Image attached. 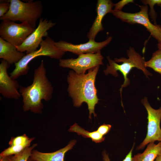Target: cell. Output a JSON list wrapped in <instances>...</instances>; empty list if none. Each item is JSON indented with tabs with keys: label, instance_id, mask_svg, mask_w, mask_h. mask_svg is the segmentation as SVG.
<instances>
[{
	"label": "cell",
	"instance_id": "1",
	"mask_svg": "<svg viewBox=\"0 0 161 161\" xmlns=\"http://www.w3.org/2000/svg\"><path fill=\"white\" fill-rule=\"evenodd\" d=\"M100 66L88 70L87 74H78L70 70L67 77V89L69 96L72 100L74 106L79 107L83 102L88 105L89 112V118L91 115L97 116L95 112V106L99 99L95 86V79Z\"/></svg>",
	"mask_w": 161,
	"mask_h": 161
},
{
	"label": "cell",
	"instance_id": "2",
	"mask_svg": "<svg viewBox=\"0 0 161 161\" xmlns=\"http://www.w3.org/2000/svg\"><path fill=\"white\" fill-rule=\"evenodd\" d=\"M46 69L43 60L34 71L32 83L27 86H20L19 89L22 97L23 109L41 114L44 105L42 100L49 101L52 98L53 88L46 75Z\"/></svg>",
	"mask_w": 161,
	"mask_h": 161
},
{
	"label": "cell",
	"instance_id": "3",
	"mask_svg": "<svg viewBox=\"0 0 161 161\" xmlns=\"http://www.w3.org/2000/svg\"><path fill=\"white\" fill-rule=\"evenodd\" d=\"M126 53L128 57V58L122 57L119 58H115L113 60L109 56L107 57L109 64H107L106 69L104 70L106 75L109 74L117 77L118 76V71L122 74L124 81L120 89L122 104H123L122 100V89L123 88L129 85L130 81L127 76L133 68H136L142 70L147 78H148V76L152 75L145 66V61L144 57L137 53L133 47H129L126 51Z\"/></svg>",
	"mask_w": 161,
	"mask_h": 161
},
{
	"label": "cell",
	"instance_id": "4",
	"mask_svg": "<svg viewBox=\"0 0 161 161\" xmlns=\"http://www.w3.org/2000/svg\"><path fill=\"white\" fill-rule=\"evenodd\" d=\"M10 8L1 20L27 22L36 28V22L43 11V6L40 1H29L24 2L20 0H10Z\"/></svg>",
	"mask_w": 161,
	"mask_h": 161
},
{
	"label": "cell",
	"instance_id": "5",
	"mask_svg": "<svg viewBox=\"0 0 161 161\" xmlns=\"http://www.w3.org/2000/svg\"><path fill=\"white\" fill-rule=\"evenodd\" d=\"M55 43L52 39L47 35L41 43L39 49L26 54L18 62L15 64V69L10 74V77L16 79L22 75L27 74L30 69L29 63L38 57L46 56L55 59H61L65 52L56 46Z\"/></svg>",
	"mask_w": 161,
	"mask_h": 161
},
{
	"label": "cell",
	"instance_id": "6",
	"mask_svg": "<svg viewBox=\"0 0 161 161\" xmlns=\"http://www.w3.org/2000/svg\"><path fill=\"white\" fill-rule=\"evenodd\" d=\"M139 11L130 13L114 10L111 13L122 21L130 24H138L144 27L152 36L157 41L158 44H161V26L153 24L149 19L148 6H139Z\"/></svg>",
	"mask_w": 161,
	"mask_h": 161
},
{
	"label": "cell",
	"instance_id": "7",
	"mask_svg": "<svg viewBox=\"0 0 161 161\" xmlns=\"http://www.w3.org/2000/svg\"><path fill=\"white\" fill-rule=\"evenodd\" d=\"M35 29L27 22L18 24L4 20L0 24V37L16 47L19 46Z\"/></svg>",
	"mask_w": 161,
	"mask_h": 161
},
{
	"label": "cell",
	"instance_id": "8",
	"mask_svg": "<svg viewBox=\"0 0 161 161\" xmlns=\"http://www.w3.org/2000/svg\"><path fill=\"white\" fill-rule=\"evenodd\" d=\"M103 58L100 51L95 53L80 54L76 58L61 59L59 65L62 67L71 69L78 74H83L87 70L103 65Z\"/></svg>",
	"mask_w": 161,
	"mask_h": 161
},
{
	"label": "cell",
	"instance_id": "9",
	"mask_svg": "<svg viewBox=\"0 0 161 161\" xmlns=\"http://www.w3.org/2000/svg\"><path fill=\"white\" fill-rule=\"evenodd\" d=\"M147 112L148 120L147 132L146 137L137 150L143 148L148 144L157 141H161V106L156 109L151 107L149 103L147 97H144L141 101Z\"/></svg>",
	"mask_w": 161,
	"mask_h": 161
},
{
	"label": "cell",
	"instance_id": "10",
	"mask_svg": "<svg viewBox=\"0 0 161 161\" xmlns=\"http://www.w3.org/2000/svg\"><path fill=\"white\" fill-rule=\"evenodd\" d=\"M56 24V23L47 18H40L38 27L26 39L23 43L16 47L18 50L29 54L36 50L43 40V38L48 35L47 31Z\"/></svg>",
	"mask_w": 161,
	"mask_h": 161
},
{
	"label": "cell",
	"instance_id": "11",
	"mask_svg": "<svg viewBox=\"0 0 161 161\" xmlns=\"http://www.w3.org/2000/svg\"><path fill=\"white\" fill-rule=\"evenodd\" d=\"M112 37L110 36L105 40L97 42L95 40H89L86 43L75 44L64 41L55 42V45L65 52H69L79 55L85 53H95L109 44Z\"/></svg>",
	"mask_w": 161,
	"mask_h": 161
},
{
	"label": "cell",
	"instance_id": "12",
	"mask_svg": "<svg viewBox=\"0 0 161 161\" xmlns=\"http://www.w3.org/2000/svg\"><path fill=\"white\" fill-rule=\"evenodd\" d=\"M9 64L3 60L0 64V93L5 98L18 100L21 96L18 90L20 86L16 79L8 75Z\"/></svg>",
	"mask_w": 161,
	"mask_h": 161
},
{
	"label": "cell",
	"instance_id": "13",
	"mask_svg": "<svg viewBox=\"0 0 161 161\" xmlns=\"http://www.w3.org/2000/svg\"><path fill=\"white\" fill-rule=\"evenodd\" d=\"M114 4L111 0H98L96 4L97 16L87 34L89 40H95L98 33L103 30L102 21L105 16L111 13Z\"/></svg>",
	"mask_w": 161,
	"mask_h": 161
},
{
	"label": "cell",
	"instance_id": "14",
	"mask_svg": "<svg viewBox=\"0 0 161 161\" xmlns=\"http://www.w3.org/2000/svg\"><path fill=\"white\" fill-rule=\"evenodd\" d=\"M76 143V140H72L64 148L51 153H43L33 150L30 157L34 161H64L65 154L73 148Z\"/></svg>",
	"mask_w": 161,
	"mask_h": 161
},
{
	"label": "cell",
	"instance_id": "15",
	"mask_svg": "<svg viewBox=\"0 0 161 161\" xmlns=\"http://www.w3.org/2000/svg\"><path fill=\"white\" fill-rule=\"evenodd\" d=\"M26 55L18 51L16 46L0 37V58L10 64L17 63Z\"/></svg>",
	"mask_w": 161,
	"mask_h": 161
},
{
	"label": "cell",
	"instance_id": "16",
	"mask_svg": "<svg viewBox=\"0 0 161 161\" xmlns=\"http://www.w3.org/2000/svg\"><path fill=\"white\" fill-rule=\"evenodd\" d=\"M161 152V141L156 144L151 142L142 153H138L132 157V161H154Z\"/></svg>",
	"mask_w": 161,
	"mask_h": 161
},
{
	"label": "cell",
	"instance_id": "17",
	"mask_svg": "<svg viewBox=\"0 0 161 161\" xmlns=\"http://www.w3.org/2000/svg\"><path fill=\"white\" fill-rule=\"evenodd\" d=\"M68 131L76 132L79 135H81L86 138H90L92 141L96 143L101 142L105 139V137L102 135L97 130L92 132L89 131L79 126L76 123L70 126Z\"/></svg>",
	"mask_w": 161,
	"mask_h": 161
},
{
	"label": "cell",
	"instance_id": "18",
	"mask_svg": "<svg viewBox=\"0 0 161 161\" xmlns=\"http://www.w3.org/2000/svg\"><path fill=\"white\" fill-rule=\"evenodd\" d=\"M145 66L161 75V49H158L153 53L151 58L145 61Z\"/></svg>",
	"mask_w": 161,
	"mask_h": 161
},
{
	"label": "cell",
	"instance_id": "19",
	"mask_svg": "<svg viewBox=\"0 0 161 161\" xmlns=\"http://www.w3.org/2000/svg\"><path fill=\"white\" fill-rule=\"evenodd\" d=\"M37 145V143L34 144L32 146L26 148L20 153L10 156L11 161H27L30 157L32 151Z\"/></svg>",
	"mask_w": 161,
	"mask_h": 161
},
{
	"label": "cell",
	"instance_id": "20",
	"mask_svg": "<svg viewBox=\"0 0 161 161\" xmlns=\"http://www.w3.org/2000/svg\"><path fill=\"white\" fill-rule=\"evenodd\" d=\"M30 145L27 144L10 146L1 153L0 157L10 156L18 154L27 147H30Z\"/></svg>",
	"mask_w": 161,
	"mask_h": 161
},
{
	"label": "cell",
	"instance_id": "21",
	"mask_svg": "<svg viewBox=\"0 0 161 161\" xmlns=\"http://www.w3.org/2000/svg\"><path fill=\"white\" fill-rule=\"evenodd\" d=\"M140 1L144 5L149 6L150 10L148 13L149 15L154 21V24L157 25L156 19L157 14L154 9V6L156 4H157L161 7V0H141Z\"/></svg>",
	"mask_w": 161,
	"mask_h": 161
},
{
	"label": "cell",
	"instance_id": "22",
	"mask_svg": "<svg viewBox=\"0 0 161 161\" xmlns=\"http://www.w3.org/2000/svg\"><path fill=\"white\" fill-rule=\"evenodd\" d=\"M35 139L34 137L29 138L25 134L15 137H12L9 144L10 146L24 144L30 145L31 142Z\"/></svg>",
	"mask_w": 161,
	"mask_h": 161
},
{
	"label": "cell",
	"instance_id": "23",
	"mask_svg": "<svg viewBox=\"0 0 161 161\" xmlns=\"http://www.w3.org/2000/svg\"><path fill=\"white\" fill-rule=\"evenodd\" d=\"M134 145L123 161H132V151L134 148ZM102 154L103 156V160L104 161H111L108 155L107 154L105 150L103 151Z\"/></svg>",
	"mask_w": 161,
	"mask_h": 161
},
{
	"label": "cell",
	"instance_id": "24",
	"mask_svg": "<svg viewBox=\"0 0 161 161\" xmlns=\"http://www.w3.org/2000/svg\"><path fill=\"white\" fill-rule=\"evenodd\" d=\"M10 3L9 1L0 4V18L2 17L9 10Z\"/></svg>",
	"mask_w": 161,
	"mask_h": 161
},
{
	"label": "cell",
	"instance_id": "25",
	"mask_svg": "<svg viewBox=\"0 0 161 161\" xmlns=\"http://www.w3.org/2000/svg\"><path fill=\"white\" fill-rule=\"evenodd\" d=\"M134 2V1L133 0H121L116 3L114 4V8L113 10H115L121 11L123 7L126 5Z\"/></svg>",
	"mask_w": 161,
	"mask_h": 161
},
{
	"label": "cell",
	"instance_id": "26",
	"mask_svg": "<svg viewBox=\"0 0 161 161\" xmlns=\"http://www.w3.org/2000/svg\"><path fill=\"white\" fill-rule=\"evenodd\" d=\"M112 126L104 123L100 125L97 129V131L103 136L107 134L110 131Z\"/></svg>",
	"mask_w": 161,
	"mask_h": 161
},
{
	"label": "cell",
	"instance_id": "27",
	"mask_svg": "<svg viewBox=\"0 0 161 161\" xmlns=\"http://www.w3.org/2000/svg\"><path fill=\"white\" fill-rule=\"evenodd\" d=\"M0 161H11L10 156L0 157Z\"/></svg>",
	"mask_w": 161,
	"mask_h": 161
},
{
	"label": "cell",
	"instance_id": "28",
	"mask_svg": "<svg viewBox=\"0 0 161 161\" xmlns=\"http://www.w3.org/2000/svg\"><path fill=\"white\" fill-rule=\"evenodd\" d=\"M154 161H161V152L157 155Z\"/></svg>",
	"mask_w": 161,
	"mask_h": 161
},
{
	"label": "cell",
	"instance_id": "29",
	"mask_svg": "<svg viewBox=\"0 0 161 161\" xmlns=\"http://www.w3.org/2000/svg\"><path fill=\"white\" fill-rule=\"evenodd\" d=\"M157 47L158 49H161V44H157Z\"/></svg>",
	"mask_w": 161,
	"mask_h": 161
},
{
	"label": "cell",
	"instance_id": "30",
	"mask_svg": "<svg viewBox=\"0 0 161 161\" xmlns=\"http://www.w3.org/2000/svg\"><path fill=\"white\" fill-rule=\"evenodd\" d=\"M27 161H34V160H32L30 157L29 159H28V160Z\"/></svg>",
	"mask_w": 161,
	"mask_h": 161
},
{
	"label": "cell",
	"instance_id": "31",
	"mask_svg": "<svg viewBox=\"0 0 161 161\" xmlns=\"http://www.w3.org/2000/svg\"><path fill=\"white\" fill-rule=\"evenodd\" d=\"M160 17L161 18V12H160Z\"/></svg>",
	"mask_w": 161,
	"mask_h": 161
}]
</instances>
